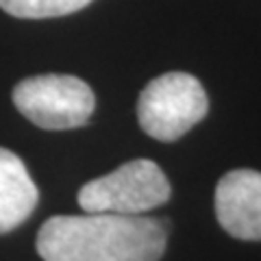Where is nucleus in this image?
Masks as SVG:
<instances>
[{
	"label": "nucleus",
	"instance_id": "nucleus-1",
	"mask_svg": "<svg viewBox=\"0 0 261 261\" xmlns=\"http://www.w3.org/2000/svg\"><path fill=\"white\" fill-rule=\"evenodd\" d=\"M168 231V220L148 216H55L39 228L37 252L44 261H159Z\"/></svg>",
	"mask_w": 261,
	"mask_h": 261
},
{
	"label": "nucleus",
	"instance_id": "nucleus-2",
	"mask_svg": "<svg viewBox=\"0 0 261 261\" xmlns=\"http://www.w3.org/2000/svg\"><path fill=\"white\" fill-rule=\"evenodd\" d=\"M209 100L202 83L187 72H166L142 89L137 120L146 135L176 142L207 116Z\"/></svg>",
	"mask_w": 261,
	"mask_h": 261
},
{
	"label": "nucleus",
	"instance_id": "nucleus-3",
	"mask_svg": "<svg viewBox=\"0 0 261 261\" xmlns=\"http://www.w3.org/2000/svg\"><path fill=\"white\" fill-rule=\"evenodd\" d=\"M172 187L163 170L150 159L126 161L79 190V207L96 214L142 216L170 200Z\"/></svg>",
	"mask_w": 261,
	"mask_h": 261
},
{
	"label": "nucleus",
	"instance_id": "nucleus-4",
	"mask_svg": "<svg viewBox=\"0 0 261 261\" xmlns=\"http://www.w3.org/2000/svg\"><path fill=\"white\" fill-rule=\"evenodd\" d=\"M13 102L35 126L68 130L87 124L96 107V96L85 81L72 74H39L15 85Z\"/></svg>",
	"mask_w": 261,
	"mask_h": 261
},
{
	"label": "nucleus",
	"instance_id": "nucleus-5",
	"mask_svg": "<svg viewBox=\"0 0 261 261\" xmlns=\"http://www.w3.org/2000/svg\"><path fill=\"white\" fill-rule=\"evenodd\" d=\"M216 218L228 235L261 240V172L233 170L216 185Z\"/></svg>",
	"mask_w": 261,
	"mask_h": 261
},
{
	"label": "nucleus",
	"instance_id": "nucleus-6",
	"mask_svg": "<svg viewBox=\"0 0 261 261\" xmlns=\"http://www.w3.org/2000/svg\"><path fill=\"white\" fill-rule=\"evenodd\" d=\"M39 192L24 161L0 148V235L18 228L37 207Z\"/></svg>",
	"mask_w": 261,
	"mask_h": 261
},
{
	"label": "nucleus",
	"instance_id": "nucleus-7",
	"mask_svg": "<svg viewBox=\"0 0 261 261\" xmlns=\"http://www.w3.org/2000/svg\"><path fill=\"white\" fill-rule=\"evenodd\" d=\"M92 0H0V9L22 20H46L76 13Z\"/></svg>",
	"mask_w": 261,
	"mask_h": 261
}]
</instances>
